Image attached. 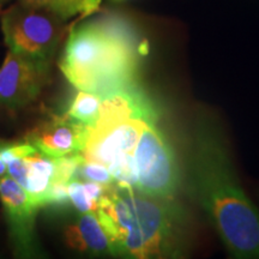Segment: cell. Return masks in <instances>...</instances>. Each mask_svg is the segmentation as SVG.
Here are the masks:
<instances>
[{
  "label": "cell",
  "mask_w": 259,
  "mask_h": 259,
  "mask_svg": "<svg viewBox=\"0 0 259 259\" xmlns=\"http://www.w3.org/2000/svg\"><path fill=\"white\" fill-rule=\"evenodd\" d=\"M6 176H9L8 166H6L5 161L3 160L2 156H0V179H3V178Z\"/></svg>",
  "instance_id": "cell-18"
},
{
  "label": "cell",
  "mask_w": 259,
  "mask_h": 259,
  "mask_svg": "<svg viewBox=\"0 0 259 259\" xmlns=\"http://www.w3.org/2000/svg\"><path fill=\"white\" fill-rule=\"evenodd\" d=\"M50 66L9 50L0 67V103L16 109L35 101L50 79Z\"/></svg>",
  "instance_id": "cell-8"
},
{
  "label": "cell",
  "mask_w": 259,
  "mask_h": 259,
  "mask_svg": "<svg viewBox=\"0 0 259 259\" xmlns=\"http://www.w3.org/2000/svg\"><path fill=\"white\" fill-rule=\"evenodd\" d=\"M76 179L94 181V183L102 184V185H112L114 184V178L108 168L101 163L93 161L83 160L77 170Z\"/></svg>",
  "instance_id": "cell-15"
},
{
  "label": "cell",
  "mask_w": 259,
  "mask_h": 259,
  "mask_svg": "<svg viewBox=\"0 0 259 259\" xmlns=\"http://www.w3.org/2000/svg\"><path fill=\"white\" fill-rule=\"evenodd\" d=\"M0 156L8 166L9 176L27 191L38 209L46 206V197L56 174V158L25 142L4 141Z\"/></svg>",
  "instance_id": "cell-7"
},
{
  "label": "cell",
  "mask_w": 259,
  "mask_h": 259,
  "mask_svg": "<svg viewBox=\"0 0 259 259\" xmlns=\"http://www.w3.org/2000/svg\"><path fill=\"white\" fill-rule=\"evenodd\" d=\"M8 111H12V109H10V108H8V107H5L4 105H2V103H0V124H2V122L6 119ZM3 141H4V138H0V143H2Z\"/></svg>",
  "instance_id": "cell-17"
},
{
  "label": "cell",
  "mask_w": 259,
  "mask_h": 259,
  "mask_svg": "<svg viewBox=\"0 0 259 259\" xmlns=\"http://www.w3.org/2000/svg\"><path fill=\"white\" fill-rule=\"evenodd\" d=\"M151 119L153 106L136 87L103 96L96 121L87 128L83 160L106 166L116 185L136 187L134 153L142 130Z\"/></svg>",
  "instance_id": "cell-4"
},
{
  "label": "cell",
  "mask_w": 259,
  "mask_h": 259,
  "mask_svg": "<svg viewBox=\"0 0 259 259\" xmlns=\"http://www.w3.org/2000/svg\"><path fill=\"white\" fill-rule=\"evenodd\" d=\"M9 2H10V0H0V9H2L3 5H5L6 3H9Z\"/></svg>",
  "instance_id": "cell-19"
},
{
  "label": "cell",
  "mask_w": 259,
  "mask_h": 259,
  "mask_svg": "<svg viewBox=\"0 0 259 259\" xmlns=\"http://www.w3.org/2000/svg\"><path fill=\"white\" fill-rule=\"evenodd\" d=\"M141 57L134 28L108 16L69 29L59 69L74 88L103 97L136 85Z\"/></svg>",
  "instance_id": "cell-2"
},
{
  "label": "cell",
  "mask_w": 259,
  "mask_h": 259,
  "mask_svg": "<svg viewBox=\"0 0 259 259\" xmlns=\"http://www.w3.org/2000/svg\"><path fill=\"white\" fill-rule=\"evenodd\" d=\"M64 238L72 250L90 254H113L112 241L97 212L82 213L66 226Z\"/></svg>",
  "instance_id": "cell-11"
},
{
  "label": "cell",
  "mask_w": 259,
  "mask_h": 259,
  "mask_svg": "<svg viewBox=\"0 0 259 259\" xmlns=\"http://www.w3.org/2000/svg\"><path fill=\"white\" fill-rule=\"evenodd\" d=\"M102 3V0H84L82 14H80V18L87 17V16L94 14L97 11L100 4Z\"/></svg>",
  "instance_id": "cell-16"
},
{
  "label": "cell",
  "mask_w": 259,
  "mask_h": 259,
  "mask_svg": "<svg viewBox=\"0 0 259 259\" xmlns=\"http://www.w3.org/2000/svg\"><path fill=\"white\" fill-rule=\"evenodd\" d=\"M88 125L65 113L51 115L29 130L24 141L48 156L58 158L82 151Z\"/></svg>",
  "instance_id": "cell-9"
},
{
  "label": "cell",
  "mask_w": 259,
  "mask_h": 259,
  "mask_svg": "<svg viewBox=\"0 0 259 259\" xmlns=\"http://www.w3.org/2000/svg\"><path fill=\"white\" fill-rule=\"evenodd\" d=\"M24 5L48 9L64 19H69L77 14H82L84 0H17Z\"/></svg>",
  "instance_id": "cell-14"
},
{
  "label": "cell",
  "mask_w": 259,
  "mask_h": 259,
  "mask_svg": "<svg viewBox=\"0 0 259 259\" xmlns=\"http://www.w3.org/2000/svg\"><path fill=\"white\" fill-rule=\"evenodd\" d=\"M0 202L5 210L10 234L19 253L34 250V223L38 206L17 181L6 176L0 179Z\"/></svg>",
  "instance_id": "cell-10"
},
{
  "label": "cell",
  "mask_w": 259,
  "mask_h": 259,
  "mask_svg": "<svg viewBox=\"0 0 259 259\" xmlns=\"http://www.w3.org/2000/svg\"><path fill=\"white\" fill-rule=\"evenodd\" d=\"M191 180L194 196L232 257L259 258V212L238 183L219 134L204 120L194 131Z\"/></svg>",
  "instance_id": "cell-1"
},
{
  "label": "cell",
  "mask_w": 259,
  "mask_h": 259,
  "mask_svg": "<svg viewBox=\"0 0 259 259\" xmlns=\"http://www.w3.org/2000/svg\"><path fill=\"white\" fill-rule=\"evenodd\" d=\"M134 158L136 189L151 196L173 198L179 186V168L155 119L147 121L142 130Z\"/></svg>",
  "instance_id": "cell-6"
},
{
  "label": "cell",
  "mask_w": 259,
  "mask_h": 259,
  "mask_svg": "<svg viewBox=\"0 0 259 259\" xmlns=\"http://www.w3.org/2000/svg\"><path fill=\"white\" fill-rule=\"evenodd\" d=\"M108 186L94 181L73 179L67 184L69 200L80 213L96 212Z\"/></svg>",
  "instance_id": "cell-12"
},
{
  "label": "cell",
  "mask_w": 259,
  "mask_h": 259,
  "mask_svg": "<svg viewBox=\"0 0 259 259\" xmlns=\"http://www.w3.org/2000/svg\"><path fill=\"white\" fill-rule=\"evenodd\" d=\"M2 30L10 51L51 63L66 35V19L48 9L16 3L3 11Z\"/></svg>",
  "instance_id": "cell-5"
},
{
  "label": "cell",
  "mask_w": 259,
  "mask_h": 259,
  "mask_svg": "<svg viewBox=\"0 0 259 259\" xmlns=\"http://www.w3.org/2000/svg\"><path fill=\"white\" fill-rule=\"evenodd\" d=\"M96 212L112 241L113 254L147 259L184 253L185 223L173 198L112 184Z\"/></svg>",
  "instance_id": "cell-3"
},
{
  "label": "cell",
  "mask_w": 259,
  "mask_h": 259,
  "mask_svg": "<svg viewBox=\"0 0 259 259\" xmlns=\"http://www.w3.org/2000/svg\"><path fill=\"white\" fill-rule=\"evenodd\" d=\"M102 99L103 97L96 93L78 90L71 101L66 113L77 121L90 126L96 121L99 116Z\"/></svg>",
  "instance_id": "cell-13"
}]
</instances>
